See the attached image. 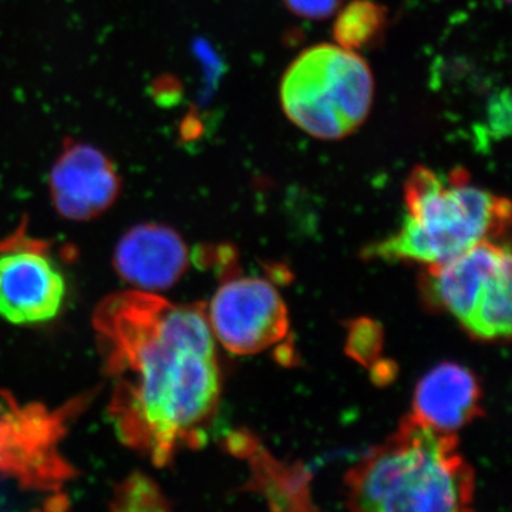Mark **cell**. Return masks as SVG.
<instances>
[{"mask_svg": "<svg viewBox=\"0 0 512 512\" xmlns=\"http://www.w3.org/2000/svg\"><path fill=\"white\" fill-rule=\"evenodd\" d=\"M211 330L234 355H254L288 333L286 306L264 279L238 278L222 285L211 302Z\"/></svg>", "mask_w": 512, "mask_h": 512, "instance_id": "5b68a950", "label": "cell"}, {"mask_svg": "<svg viewBox=\"0 0 512 512\" xmlns=\"http://www.w3.org/2000/svg\"><path fill=\"white\" fill-rule=\"evenodd\" d=\"M66 296L62 272L47 256L19 249L0 255V316L16 325L55 318Z\"/></svg>", "mask_w": 512, "mask_h": 512, "instance_id": "52a82bcc", "label": "cell"}, {"mask_svg": "<svg viewBox=\"0 0 512 512\" xmlns=\"http://www.w3.org/2000/svg\"><path fill=\"white\" fill-rule=\"evenodd\" d=\"M387 22V12L372 0H355L340 10L333 36L339 46L356 50L369 46L382 35Z\"/></svg>", "mask_w": 512, "mask_h": 512, "instance_id": "8fae6325", "label": "cell"}, {"mask_svg": "<svg viewBox=\"0 0 512 512\" xmlns=\"http://www.w3.org/2000/svg\"><path fill=\"white\" fill-rule=\"evenodd\" d=\"M49 190L60 217L89 221L117 201L121 177L116 164L100 148L66 138L50 168Z\"/></svg>", "mask_w": 512, "mask_h": 512, "instance_id": "8992f818", "label": "cell"}, {"mask_svg": "<svg viewBox=\"0 0 512 512\" xmlns=\"http://www.w3.org/2000/svg\"><path fill=\"white\" fill-rule=\"evenodd\" d=\"M160 491L144 477H134L124 483L117 495L116 508L120 510H158L161 505Z\"/></svg>", "mask_w": 512, "mask_h": 512, "instance_id": "7c38bea8", "label": "cell"}, {"mask_svg": "<svg viewBox=\"0 0 512 512\" xmlns=\"http://www.w3.org/2000/svg\"><path fill=\"white\" fill-rule=\"evenodd\" d=\"M504 2H505V3H510V2H511V0H504Z\"/></svg>", "mask_w": 512, "mask_h": 512, "instance_id": "5bb4252c", "label": "cell"}, {"mask_svg": "<svg viewBox=\"0 0 512 512\" xmlns=\"http://www.w3.org/2000/svg\"><path fill=\"white\" fill-rule=\"evenodd\" d=\"M93 322L113 380L117 434L163 467L217 409L220 375L204 305L123 292L103 301Z\"/></svg>", "mask_w": 512, "mask_h": 512, "instance_id": "6da1fadb", "label": "cell"}, {"mask_svg": "<svg viewBox=\"0 0 512 512\" xmlns=\"http://www.w3.org/2000/svg\"><path fill=\"white\" fill-rule=\"evenodd\" d=\"M350 507L360 511H466L473 470L443 433L410 416L346 477Z\"/></svg>", "mask_w": 512, "mask_h": 512, "instance_id": "7a4b0ae2", "label": "cell"}, {"mask_svg": "<svg viewBox=\"0 0 512 512\" xmlns=\"http://www.w3.org/2000/svg\"><path fill=\"white\" fill-rule=\"evenodd\" d=\"M286 117L319 140H342L362 127L375 99L366 60L339 45H316L296 57L279 89Z\"/></svg>", "mask_w": 512, "mask_h": 512, "instance_id": "277c9868", "label": "cell"}, {"mask_svg": "<svg viewBox=\"0 0 512 512\" xmlns=\"http://www.w3.org/2000/svg\"><path fill=\"white\" fill-rule=\"evenodd\" d=\"M404 201L402 228L367 249V256L443 264L478 242L501 237L510 225V202L473 187L464 171L444 181L429 168L416 167L404 185Z\"/></svg>", "mask_w": 512, "mask_h": 512, "instance_id": "3957f363", "label": "cell"}, {"mask_svg": "<svg viewBox=\"0 0 512 512\" xmlns=\"http://www.w3.org/2000/svg\"><path fill=\"white\" fill-rule=\"evenodd\" d=\"M510 269V248L488 239L443 264L429 265L427 291L466 328L498 276Z\"/></svg>", "mask_w": 512, "mask_h": 512, "instance_id": "ba28073f", "label": "cell"}, {"mask_svg": "<svg viewBox=\"0 0 512 512\" xmlns=\"http://www.w3.org/2000/svg\"><path fill=\"white\" fill-rule=\"evenodd\" d=\"M480 402L476 376L456 363H443L420 380L412 416L433 429L454 433L478 416Z\"/></svg>", "mask_w": 512, "mask_h": 512, "instance_id": "30bf717a", "label": "cell"}, {"mask_svg": "<svg viewBox=\"0 0 512 512\" xmlns=\"http://www.w3.org/2000/svg\"><path fill=\"white\" fill-rule=\"evenodd\" d=\"M188 265V249L174 229L158 224L131 228L117 244L114 268L138 291H164L177 284Z\"/></svg>", "mask_w": 512, "mask_h": 512, "instance_id": "9c48e42d", "label": "cell"}, {"mask_svg": "<svg viewBox=\"0 0 512 512\" xmlns=\"http://www.w3.org/2000/svg\"><path fill=\"white\" fill-rule=\"evenodd\" d=\"M286 8L296 16L311 20L328 19L335 15L343 0H284Z\"/></svg>", "mask_w": 512, "mask_h": 512, "instance_id": "4fadbf2b", "label": "cell"}]
</instances>
